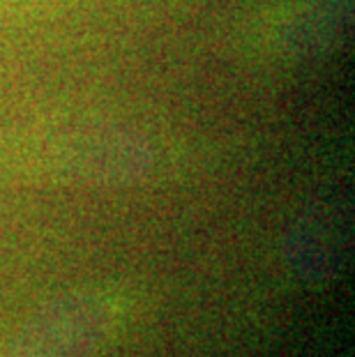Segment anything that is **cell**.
Returning <instances> with one entry per match:
<instances>
[{
    "mask_svg": "<svg viewBox=\"0 0 355 357\" xmlns=\"http://www.w3.org/2000/svg\"><path fill=\"white\" fill-rule=\"evenodd\" d=\"M132 298L113 286H90L54 300L3 344L0 357H102L123 332Z\"/></svg>",
    "mask_w": 355,
    "mask_h": 357,
    "instance_id": "cell-2",
    "label": "cell"
},
{
    "mask_svg": "<svg viewBox=\"0 0 355 357\" xmlns=\"http://www.w3.org/2000/svg\"><path fill=\"white\" fill-rule=\"evenodd\" d=\"M353 0H273L249 28V51L275 67H298L342 47Z\"/></svg>",
    "mask_w": 355,
    "mask_h": 357,
    "instance_id": "cell-3",
    "label": "cell"
},
{
    "mask_svg": "<svg viewBox=\"0 0 355 357\" xmlns=\"http://www.w3.org/2000/svg\"><path fill=\"white\" fill-rule=\"evenodd\" d=\"M5 164L30 180L127 185L157 176L176 162L162 134L107 116L47 118L3 146Z\"/></svg>",
    "mask_w": 355,
    "mask_h": 357,
    "instance_id": "cell-1",
    "label": "cell"
},
{
    "mask_svg": "<svg viewBox=\"0 0 355 357\" xmlns=\"http://www.w3.org/2000/svg\"><path fill=\"white\" fill-rule=\"evenodd\" d=\"M14 0H0V7H5V5H12Z\"/></svg>",
    "mask_w": 355,
    "mask_h": 357,
    "instance_id": "cell-5",
    "label": "cell"
},
{
    "mask_svg": "<svg viewBox=\"0 0 355 357\" xmlns=\"http://www.w3.org/2000/svg\"><path fill=\"white\" fill-rule=\"evenodd\" d=\"M337 229L326 215H307L293 226L286 263L291 272L305 284L326 281L335 265Z\"/></svg>",
    "mask_w": 355,
    "mask_h": 357,
    "instance_id": "cell-4",
    "label": "cell"
}]
</instances>
